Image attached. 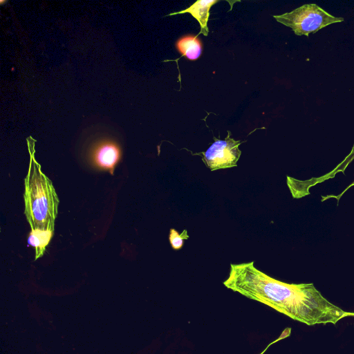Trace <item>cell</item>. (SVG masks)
<instances>
[{
    "label": "cell",
    "mask_w": 354,
    "mask_h": 354,
    "mask_svg": "<svg viewBox=\"0 0 354 354\" xmlns=\"http://www.w3.org/2000/svg\"><path fill=\"white\" fill-rule=\"evenodd\" d=\"M217 2L218 0H199L187 9L172 12L169 15L171 16L187 12L191 14L200 24L201 31L199 34L201 33L204 36H207L209 32L207 22L209 17V10L210 8Z\"/></svg>",
    "instance_id": "6"
},
{
    "label": "cell",
    "mask_w": 354,
    "mask_h": 354,
    "mask_svg": "<svg viewBox=\"0 0 354 354\" xmlns=\"http://www.w3.org/2000/svg\"><path fill=\"white\" fill-rule=\"evenodd\" d=\"M176 48L189 60H196L201 56L203 44L198 35H187L180 37L176 43Z\"/></svg>",
    "instance_id": "7"
},
{
    "label": "cell",
    "mask_w": 354,
    "mask_h": 354,
    "mask_svg": "<svg viewBox=\"0 0 354 354\" xmlns=\"http://www.w3.org/2000/svg\"><path fill=\"white\" fill-rule=\"evenodd\" d=\"M224 286L242 295L266 304L288 317L309 326L335 324L354 317L328 301L313 283H287L259 270L254 261L232 263Z\"/></svg>",
    "instance_id": "1"
},
{
    "label": "cell",
    "mask_w": 354,
    "mask_h": 354,
    "mask_svg": "<svg viewBox=\"0 0 354 354\" xmlns=\"http://www.w3.org/2000/svg\"><path fill=\"white\" fill-rule=\"evenodd\" d=\"M53 232L50 230H42L30 231L28 237V243L35 248V260L40 258L44 254L53 235Z\"/></svg>",
    "instance_id": "8"
},
{
    "label": "cell",
    "mask_w": 354,
    "mask_h": 354,
    "mask_svg": "<svg viewBox=\"0 0 354 354\" xmlns=\"http://www.w3.org/2000/svg\"><path fill=\"white\" fill-rule=\"evenodd\" d=\"M189 239L187 230H184L179 234L175 229L171 228L169 232V239L171 248L174 250H180L182 248L184 241Z\"/></svg>",
    "instance_id": "9"
},
{
    "label": "cell",
    "mask_w": 354,
    "mask_h": 354,
    "mask_svg": "<svg viewBox=\"0 0 354 354\" xmlns=\"http://www.w3.org/2000/svg\"><path fill=\"white\" fill-rule=\"evenodd\" d=\"M121 157L120 145L111 139H102L95 142L89 151V158L92 165L95 168L107 171L112 175Z\"/></svg>",
    "instance_id": "5"
},
{
    "label": "cell",
    "mask_w": 354,
    "mask_h": 354,
    "mask_svg": "<svg viewBox=\"0 0 354 354\" xmlns=\"http://www.w3.org/2000/svg\"><path fill=\"white\" fill-rule=\"evenodd\" d=\"M273 17L277 21L290 28L295 35L306 36L344 21V18L330 15L315 3L304 4L290 12Z\"/></svg>",
    "instance_id": "3"
},
{
    "label": "cell",
    "mask_w": 354,
    "mask_h": 354,
    "mask_svg": "<svg viewBox=\"0 0 354 354\" xmlns=\"http://www.w3.org/2000/svg\"><path fill=\"white\" fill-rule=\"evenodd\" d=\"M230 132L225 140L214 138V142L204 152H202V160L211 170L215 171L236 166L241 151L239 146L241 142L230 138Z\"/></svg>",
    "instance_id": "4"
},
{
    "label": "cell",
    "mask_w": 354,
    "mask_h": 354,
    "mask_svg": "<svg viewBox=\"0 0 354 354\" xmlns=\"http://www.w3.org/2000/svg\"><path fill=\"white\" fill-rule=\"evenodd\" d=\"M24 185V214L31 230L54 232L59 200L51 180L42 172L32 152Z\"/></svg>",
    "instance_id": "2"
}]
</instances>
